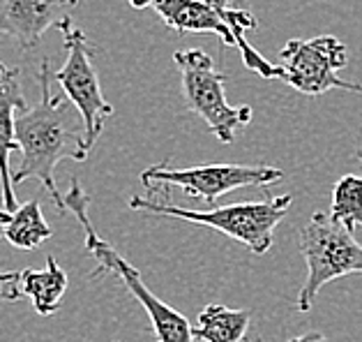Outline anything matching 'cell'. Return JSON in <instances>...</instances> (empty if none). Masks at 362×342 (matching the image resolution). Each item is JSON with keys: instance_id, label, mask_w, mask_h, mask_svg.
<instances>
[{"instance_id": "obj_1", "label": "cell", "mask_w": 362, "mask_h": 342, "mask_svg": "<svg viewBox=\"0 0 362 342\" xmlns=\"http://www.w3.org/2000/svg\"><path fill=\"white\" fill-rule=\"evenodd\" d=\"M35 81L40 86L42 98L33 109L25 107L16 116V142L21 151V164L19 169L12 171V183H23L28 178L42 181L60 213H67L65 197H60L54 181L56 166L60 160L83 162L93 148L86 142L83 118L76 120L74 113L69 111L67 100L51 91L54 72H51L49 58L42 60Z\"/></svg>"}, {"instance_id": "obj_2", "label": "cell", "mask_w": 362, "mask_h": 342, "mask_svg": "<svg viewBox=\"0 0 362 342\" xmlns=\"http://www.w3.org/2000/svg\"><path fill=\"white\" fill-rule=\"evenodd\" d=\"M293 197H268L266 201H245L231 206H213L208 210H192L175 206L171 195L162 197H132L129 208L153 213L157 217H175L199 227H210L215 232L231 236L254 254H266L275 241L277 224L288 213Z\"/></svg>"}, {"instance_id": "obj_3", "label": "cell", "mask_w": 362, "mask_h": 342, "mask_svg": "<svg viewBox=\"0 0 362 342\" xmlns=\"http://www.w3.org/2000/svg\"><path fill=\"white\" fill-rule=\"evenodd\" d=\"M65 206H67V210H72L74 217L83 227L86 250L97 261V268L93 270V275L113 273L120 278V283L129 289V294L134 296L136 301L144 305V310L148 312V319L153 324L157 342H194V329H192V324L185 319V314L173 310L169 303L162 301V298H157L153 292H150V287L146 285V280L141 278L139 270L132 266L111 243L100 239V234L95 232V227L90 222V215H88L90 197L83 192L78 178L69 181V192L65 195Z\"/></svg>"}, {"instance_id": "obj_4", "label": "cell", "mask_w": 362, "mask_h": 342, "mask_svg": "<svg viewBox=\"0 0 362 342\" xmlns=\"http://www.w3.org/2000/svg\"><path fill=\"white\" fill-rule=\"evenodd\" d=\"M300 252L307 261V280L296 308L309 312L321 289L349 273H362V245L346 224L330 213H314L300 234Z\"/></svg>"}, {"instance_id": "obj_5", "label": "cell", "mask_w": 362, "mask_h": 342, "mask_svg": "<svg viewBox=\"0 0 362 342\" xmlns=\"http://www.w3.org/2000/svg\"><path fill=\"white\" fill-rule=\"evenodd\" d=\"M284 173L268 164H199L187 169H173L169 162L148 166L141 173V183L148 197L171 195V188H180L192 199H203L213 208L217 197L240 188H263L279 183Z\"/></svg>"}, {"instance_id": "obj_6", "label": "cell", "mask_w": 362, "mask_h": 342, "mask_svg": "<svg viewBox=\"0 0 362 342\" xmlns=\"http://www.w3.org/2000/svg\"><path fill=\"white\" fill-rule=\"evenodd\" d=\"M153 10L162 16L169 28L178 33H213L222 40L224 47L240 51L243 63L263 79H281V67L268 63L250 42L245 40L247 30L256 28V19L247 10H217L197 0H153Z\"/></svg>"}, {"instance_id": "obj_7", "label": "cell", "mask_w": 362, "mask_h": 342, "mask_svg": "<svg viewBox=\"0 0 362 342\" xmlns=\"http://www.w3.org/2000/svg\"><path fill=\"white\" fill-rule=\"evenodd\" d=\"M173 63L180 69L185 104L210 127L222 144H233L235 132L252 120L250 107H231L226 102V76L215 67V60L201 49L175 51Z\"/></svg>"}, {"instance_id": "obj_8", "label": "cell", "mask_w": 362, "mask_h": 342, "mask_svg": "<svg viewBox=\"0 0 362 342\" xmlns=\"http://www.w3.org/2000/svg\"><path fill=\"white\" fill-rule=\"evenodd\" d=\"M56 28L63 33V45L67 51L65 65L54 72V81L60 84L65 98L74 104L78 116L83 118L86 125V142L88 146H95V142L104 132V125L113 116V107L104 100L100 79H97L93 54L95 47L86 33L74 25L69 19H63Z\"/></svg>"}, {"instance_id": "obj_9", "label": "cell", "mask_w": 362, "mask_h": 342, "mask_svg": "<svg viewBox=\"0 0 362 342\" xmlns=\"http://www.w3.org/2000/svg\"><path fill=\"white\" fill-rule=\"evenodd\" d=\"M281 81L303 95H323L332 89L360 93V84L344 81L337 76L349 63V51L341 40L332 35H321L312 40H288L279 51Z\"/></svg>"}, {"instance_id": "obj_10", "label": "cell", "mask_w": 362, "mask_h": 342, "mask_svg": "<svg viewBox=\"0 0 362 342\" xmlns=\"http://www.w3.org/2000/svg\"><path fill=\"white\" fill-rule=\"evenodd\" d=\"M76 5L78 0H0V35H10L21 49H35Z\"/></svg>"}, {"instance_id": "obj_11", "label": "cell", "mask_w": 362, "mask_h": 342, "mask_svg": "<svg viewBox=\"0 0 362 342\" xmlns=\"http://www.w3.org/2000/svg\"><path fill=\"white\" fill-rule=\"evenodd\" d=\"M25 104L23 91H21V72L16 67H7L0 63V206L7 210H14L16 197H14V183L10 171V155L19 151L16 142V111H23Z\"/></svg>"}, {"instance_id": "obj_12", "label": "cell", "mask_w": 362, "mask_h": 342, "mask_svg": "<svg viewBox=\"0 0 362 342\" xmlns=\"http://www.w3.org/2000/svg\"><path fill=\"white\" fill-rule=\"evenodd\" d=\"M0 236L16 250H35L51 239L54 232L44 220L40 199L35 197L14 210L0 208Z\"/></svg>"}, {"instance_id": "obj_13", "label": "cell", "mask_w": 362, "mask_h": 342, "mask_svg": "<svg viewBox=\"0 0 362 342\" xmlns=\"http://www.w3.org/2000/svg\"><path fill=\"white\" fill-rule=\"evenodd\" d=\"M67 273L56 261L54 254L47 257V268H25L21 270V296L30 298L33 308L42 317H51L63 305V296L67 292Z\"/></svg>"}, {"instance_id": "obj_14", "label": "cell", "mask_w": 362, "mask_h": 342, "mask_svg": "<svg viewBox=\"0 0 362 342\" xmlns=\"http://www.w3.org/2000/svg\"><path fill=\"white\" fill-rule=\"evenodd\" d=\"M250 310H231L226 305H208L199 312L194 340L203 342H243L250 331Z\"/></svg>"}, {"instance_id": "obj_15", "label": "cell", "mask_w": 362, "mask_h": 342, "mask_svg": "<svg viewBox=\"0 0 362 342\" xmlns=\"http://www.w3.org/2000/svg\"><path fill=\"white\" fill-rule=\"evenodd\" d=\"M330 215L351 232L362 227V176H344L334 183Z\"/></svg>"}, {"instance_id": "obj_16", "label": "cell", "mask_w": 362, "mask_h": 342, "mask_svg": "<svg viewBox=\"0 0 362 342\" xmlns=\"http://www.w3.org/2000/svg\"><path fill=\"white\" fill-rule=\"evenodd\" d=\"M0 298L3 301H19L21 273H5V270H0Z\"/></svg>"}, {"instance_id": "obj_17", "label": "cell", "mask_w": 362, "mask_h": 342, "mask_svg": "<svg viewBox=\"0 0 362 342\" xmlns=\"http://www.w3.org/2000/svg\"><path fill=\"white\" fill-rule=\"evenodd\" d=\"M288 342H328V338H325L323 333H319V331H309V333H305V336L291 338Z\"/></svg>"}, {"instance_id": "obj_18", "label": "cell", "mask_w": 362, "mask_h": 342, "mask_svg": "<svg viewBox=\"0 0 362 342\" xmlns=\"http://www.w3.org/2000/svg\"><path fill=\"white\" fill-rule=\"evenodd\" d=\"M197 3H206V5H210V7H217V10H231V7H235L233 5V0H197ZM238 10V7H235Z\"/></svg>"}, {"instance_id": "obj_19", "label": "cell", "mask_w": 362, "mask_h": 342, "mask_svg": "<svg viewBox=\"0 0 362 342\" xmlns=\"http://www.w3.org/2000/svg\"><path fill=\"white\" fill-rule=\"evenodd\" d=\"M153 0H129V5L132 7H136V10H144V7H148Z\"/></svg>"}, {"instance_id": "obj_20", "label": "cell", "mask_w": 362, "mask_h": 342, "mask_svg": "<svg viewBox=\"0 0 362 342\" xmlns=\"http://www.w3.org/2000/svg\"><path fill=\"white\" fill-rule=\"evenodd\" d=\"M247 3H250V0H233V5L238 10H247Z\"/></svg>"}, {"instance_id": "obj_21", "label": "cell", "mask_w": 362, "mask_h": 342, "mask_svg": "<svg viewBox=\"0 0 362 342\" xmlns=\"http://www.w3.org/2000/svg\"><path fill=\"white\" fill-rule=\"evenodd\" d=\"M360 162H362V151H360Z\"/></svg>"}]
</instances>
